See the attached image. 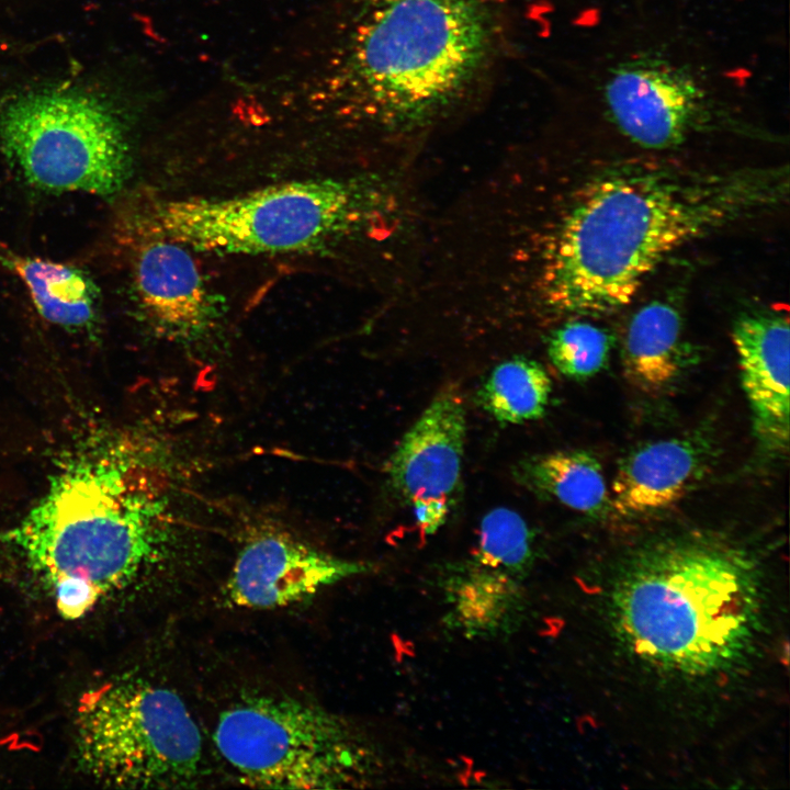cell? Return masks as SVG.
Wrapping results in <instances>:
<instances>
[{"mask_svg":"<svg viewBox=\"0 0 790 790\" xmlns=\"http://www.w3.org/2000/svg\"><path fill=\"white\" fill-rule=\"evenodd\" d=\"M787 192L786 168L602 178L566 214L550 245L544 298L561 312H614L672 252L780 203Z\"/></svg>","mask_w":790,"mask_h":790,"instance_id":"cell-1","label":"cell"},{"mask_svg":"<svg viewBox=\"0 0 790 790\" xmlns=\"http://www.w3.org/2000/svg\"><path fill=\"white\" fill-rule=\"evenodd\" d=\"M318 97L380 133H416L483 91L501 47L488 0H348Z\"/></svg>","mask_w":790,"mask_h":790,"instance_id":"cell-2","label":"cell"},{"mask_svg":"<svg viewBox=\"0 0 790 790\" xmlns=\"http://www.w3.org/2000/svg\"><path fill=\"white\" fill-rule=\"evenodd\" d=\"M148 454L125 442L76 458L0 539L53 588L81 583L102 597L157 563L168 542V498Z\"/></svg>","mask_w":790,"mask_h":790,"instance_id":"cell-3","label":"cell"},{"mask_svg":"<svg viewBox=\"0 0 790 790\" xmlns=\"http://www.w3.org/2000/svg\"><path fill=\"white\" fill-rule=\"evenodd\" d=\"M369 177L289 181L226 198L135 199L117 218L192 251L311 252L368 228L388 203Z\"/></svg>","mask_w":790,"mask_h":790,"instance_id":"cell-4","label":"cell"},{"mask_svg":"<svg viewBox=\"0 0 790 790\" xmlns=\"http://www.w3.org/2000/svg\"><path fill=\"white\" fill-rule=\"evenodd\" d=\"M635 648L669 666L703 670L735 654L755 620L748 566L725 549L669 544L639 558L618 592Z\"/></svg>","mask_w":790,"mask_h":790,"instance_id":"cell-5","label":"cell"},{"mask_svg":"<svg viewBox=\"0 0 790 790\" xmlns=\"http://www.w3.org/2000/svg\"><path fill=\"white\" fill-rule=\"evenodd\" d=\"M76 752L82 771L111 787H192L203 766L202 735L183 700L140 678L82 696Z\"/></svg>","mask_w":790,"mask_h":790,"instance_id":"cell-6","label":"cell"},{"mask_svg":"<svg viewBox=\"0 0 790 790\" xmlns=\"http://www.w3.org/2000/svg\"><path fill=\"white\" fill-rule=\"evenodd\" d=\"M0 146L26 182L46 192L111 196L129 176L120 116L78 89L30 90L3 100Z\"/></svg>","mask_w":790,"mask_h":790,"instance_id":"cell-7","label":"cell"},{"mask_svg":"<svg viewBox=\"0 0 790 790\" xmlns=\"http://www.w3.org/2000/svg\"><path fill=\"white\" fill-rule=\"evenodd\" d=\"M213 740L246 785L330 789L357 781L362 748L346 724L291 697L249 696L224 710Z\"/></svg>","mask_w":790,"mask_h":790,"instance_id":"cell-8","label":"cell"},{"mask_svg":"<svg viewBox=\"0 0 790 790\" xmlns=\"http://www.w3.org/2000/svg\"><path fill=\"white\" fill-rule=\"evenodd\" d=\"M115 236L126 256L136 306L156 332L190 342L219 325L222 301L204 280L191 249L119 219Z\"/></svg>","mask_w":790,"mask_h":790,"instance_id":"cell-9","label":"cell"},{"mask_svg":"<svg viewBox=\"0 0 790 790\" xmlns=\"http://www.w3.org/2000/svg\"><path fill=\"white\" fill-rule=\"evenodd\" d=\"M369 569L368 564L334 556L290 535L261 533L240 549L224 597L237 608H283Z\"/></svg>","mask_w":790,"mask_h":790,"instance_id":"cell-10","label":"cell"},{"mask_svg":"<svg viewBox=\"0 0 790 790\" xmlns=\"http://www.w3.org/2000/svg\"><path fill=\"white\" fill-rule=\"evenodd\" d=\"M605 99L619 129L632 142L655 149L685 140L702 105L695 81L658 60L617 67L607 80Z\"/></svg>","mask_w":790,"mask_h":790,"instance_id":"cell-11","label":"cell"},{"mask_svg":"<svg viewBox=\"0 0 790 790\" xmlns=\"http://www.w3.org/2000/svg\"><path fill=\"white\" fill-rule=\"evenodd\" d=\"M466 436L464 398L456 385H447L432 398L404 435L387 462V477L407 503L447 498L461 477Z\"/></svg>","mask_w":790,"mask_h":790,"instance_id":"cell-12","label":"cell"},{"mask_svg":"<svg viewBox=\"0 0 790 790\" xmlns=\"http://www.w3.org/2000/svg\"><path fill=\"white\" fill-rule=\"evenodd\" d=\"M743 390L765 444L789 441V319L775 311L746 314L732 330Z\"/></svg>","mask_w":790,"mask_h":790,"instance_id":"cell-13","label":"cell"},{"mask_svg":"<svg viewBox=\"0 0 790 790\" xmlns=\"http://www.w3.org/2000/svg\"><path fill=\"white\" fill-rule=\"evenodd\" d=\"M708 459V447L693 437L647 442L619 463L611 484L610 504L623 517L664 510L693 487Z\"/></svg>","mask_w":790,"mask_h":790,"instance_id":"cell-14","label":"cell"},{"mask_svg":"<svg viewBox=\"0 0 790 790\" xmlns=\"http://www.w3.org/2000/svg\"><path fill=\"white\" fill-rule=\"evenodd\" d=\"M0 262L25 285L37 313L70 331H93L100 320V293L93 280L74 266L0 252Z\"/></svg>","mask_w":790,"mask_h":790,"instance_id":"cell-15","label":"cell"},{"mask_svg":"<svg viewBox=\"0 0 790 790\" xmlns=\"http://www.w3.org/2000/svg\"><path fill=\"white\" fill-rule=\"evenodd\" d=\"M623 372L637 390L657 394L679 377L685 368L679 312L654 301L631 319L622 349Z\"/></svg>","mask_w":790,"mask_h":790,"instance_id":"cell-16","label":"cell"},{"mask_svg":"<svg viewBox=\"0 0 790 790\" xmlns=\"http://www.w3.org/2000/svg\"><path fill=\"white\" fill-rule=\"evenodd\" d=\"M450 623L473 636L510 630L520 610L518 578L472 561L447 577Z\"/></svg>","mask_w":790,"mask_h":790,"instance_id":"cell-17","label":"cell"},{"mask_svg":"<svg viewBox=\"0 0 790 790\" xmlns=\"http://www.w3.org/2000/svg\"><path fill=\"white\" fill-rule=\"evenodd\" d=\"M517 481L532 492L588 515L610 504L599 461L583 450H563L528 458L517 465Z\"/></svg>","mask_w":790,"mask_h":790,"instance_id":"cell-18","label":"cell"},{"mask_svg":"<svg viewBox=\"0 0 790 790\" xmlns=\"http://www.w3.org/2000/svg\"><path fill=\"white\" fill-rule=\"evenodd\" d=\"M552 382L537 361L516 357L494 368L478 390V402L497 421L520 425L541 418Z\"/></svg>","mask_w":790,"mask_h":790,"instance_id":"cell-19","label":"cell"},{"mask_svg":"<svg viewBox=\"0 0 790 790\" xmlns=\"http://www.w3.org/2000/svg\"><path fill=\"white\" fill-rule=\"evenodd\" d=\"M532 534L520 514L496 507L484 515L473 561L519 579L532 562Z\"/></svg>","mask_w":790,"mask_h":790,"instance_id":"cell-20","label":"cell"},{"mask_svg":"<svg viewBox=\"0 0 790 790\" xmlns=\"http://www.w3.org/2000/svg\"><path fill=\"white\" fill-rule=\"evenodd\" d=\"M611 345V337L605 329L586 321H571L552 332L548 356L566 377L585 380L606 366Z\"/></svg>","mask_w":790,"mask_h":790,"instance_id":"cell-21","label":"cell"},{"mask_svg":"<svg viewBox=\"0 0 790 790\" xmlns=\"http://www.w3.org/2000/svg\"><path fill=\"white\" fill-rule=\"evenodd\" d=\"M417 526L424 534L435 533L448 519L450 500L447 498H420L410 503Z\"/></svg>","mask_w":790,"mask_h":790,"instance_id":"cell-22","label":"cell"}]
</instances>
